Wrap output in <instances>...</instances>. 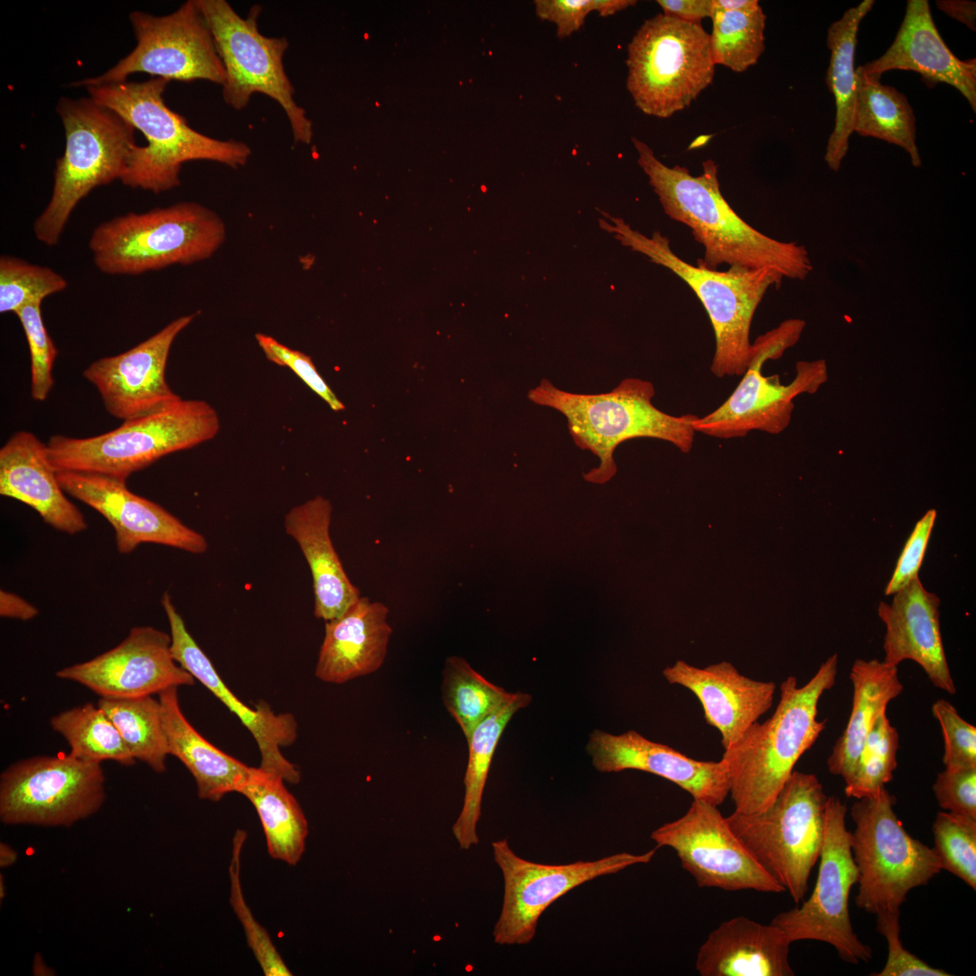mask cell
Masks as SVG:
<instances>
[{"label": "cell", "instance_id": "cell-1", "mask_svg": "<svg viewBox=\"0 0 976 976\" xmlns=\"http://www.w3.org/2000/svg\"><path fill=\"white\" fill-rule=\"evenodd\" d=\"M638 164L648 176L667 216L686 225L704 249L698 265L717 270L721 265L768 268L784 277L803 280L812 271L808 251L795 242H783L763 234L745 221L723 197L718 165L708 159L703 172L693 176L680 165L669 167L652 149L632 138Z\"/></svg>", "mask_w": 976, "mask_h": 976}, {"label": "cell", "instance_id": "cell-2", "mask_svg": "<svg viewBox=\"0 0 976 976\" xmlns=\"http://www.w3.org/2000/svg\"><path fill=\"white\" fill-rule=\"evenodd\" d=\"M837 672L835 653L803 686H798L795 677H788L780 685L774 714L763 723H753L736 744L724 750L721 759L727 765L735 812H759L774 802L800 757L826 727V719H817L818 704L835 684Z\"/></svg>", "mask_w": 976, "mask_h": 976}, {"label": "cell", "instance_id": "cell-3", "mask_svg": "<svg viewBox=\"0 0 976 976\" xmlns=\"http://www.w3.org/2000/svg\"><path fill=\"white\" fill-rule=\"evenodd\" d=\"M168 83L152 77L87 87L92 99L122 117L147 141L146 145L135 146L122 183L160 193L180 185L182 165L189 161H213L234 169L245 165L251 155L246 143L203 135L166 106L164 93Z\"/></svg>", "mask_w": 976, "mask_h": 976}, {"label": "cell", "instance_id": "cell-4", "mask_svg": "<svg viewBox=\"0 0 976 976\" xmlns=\"http://www.w3.org/2000/svg\"><path fill=\"white\" fill-rule=\"evenodd\" d=\"M600 228L614 234L622 245L672 271L695 293L705 308L715 334L710 371L718 378L745 373L751 353L750 327L766 291L780 286L784 277L768 268L729 267L727 270L694 266L678 257L668 237L654 231L651 237L633 230L623 219L601 211Z\"/></svg>", "mask_w": 976, "mask_h": 976}, {"label": "cell", "instance_id": "cell-5", "mask_svg": "<svg viewBox=\"0 0 976 976\" xmlns=\"http://www.w3.org/2000/svg\"><path fill=\"white\" fill-rule=\"evenodd\" d=\"M653 384L638 378L623 380L611 391L580 394L561 390L543 379L528 393L530 401L565 416L575 444L599 458V465L584 474L587 482L605 483L616 473L614 452L623 442L652 437L689 453L694 442L697 416H671L652 403Z\"/></svg>", "mask_w": 976, "mask_h": 976}, {"label": "cell", "instance_id": "cell-6", "mask_svg": "<svg viewBox=\"0 0 976 976\" xmlns=\"http://www.w3.org/2000/svg\"><path fill=\"white\" fill-rule=\"evenodd\" d=\"M65 131V149L56 160L50 201L35 219L36 239L58 244L78 203L95 188L124 176L136 145L135 128L90 97H61L56 106Z\"/></svg>", "mask_w": 976, "mask_h": 976}, {"label": "cell", "instance_id": "cell-7", "mask_svg": "<svg viewBox=\"0 0 976 976\" xmlns=\"http://www.w3.org/2000/svg\"><path fill=\"white\" fill-rule=\"evenodd\" d=\"M220 430L215 409L201 399L174 405L90 437L53 435L46 444L56 472L95 474L119 480L160 458L212 439Z\"/></svg>", "mask_w": 976, "mask_h": 976}, {"label": "cell", "instance_id": "cell-8", "mask_svg": "<svg viewBox=\"0 0 976 976\" xmlns=\"http://www.w3.org/2000/svg\"><path fill=\"white\" fill-rule=\"evenodd\" d=\"M225 238V224L216 212L180 202L103 221L93 230L89 248L101 273L136 276L205 260Z\"/></svg>", "mask_w": 976, "mask_h": 976}, {"label": "cell", "instance_id": "cell-9", "mask_svg": "<svg viewBox=\"0 0 976 976\" xmlns=\"http://www.w3.org/2000/svg\"><path fill=\"white\" fill-rule=\"evenodd\" d=\"M828 796L815 774L793 771L774 802L726 820L760 866L799 904L819 860Z\"/></svg>", "mask_w": 976, "mask_h": 976}, {"label": "cell", "instance_id": "cell-10", "mask_svg": "<svg viewBox=\"0 0 976 976\" xmlns=\"http://www.w3.org/2000/svg\"><path fill=\"white\" fill-rule=\"evenodd\" d=\"M896 798L883 788L857 799L850 809L855 828L850 847L858 870L856 906L869 914L900 911L908 893L941 870L933 848L913 838L897 818Z\"/></svg>", "mask_w": 976, "mask_h": 976}, {"label": "cell", "instance_id": "cell-11", "mask_svg": "<svg viewBox=\"0 0 976 976\" xmlns=\"http://www.w3.org/2000/svg\"><path fill=\"white\" fill-rule=\"evenodd\" d=\"M626 87L646 115L667 118L711 84L715 66L701 23L658 14L646 19L627 47Z\"/></svg>", "mask_w": 976, "mask_h": 976}, {"label": "cell", "instance_id": "cell-12", "mask_svg": "<svg viewBox=\"0 0 976 976\" xmlns=\"http://www.w3.org/2000/svg\"><path fill=\"white\" fill-rule=\"evenodd\" d=\"M804 327L803 320L788 319L759 335L751 345L749 364L735 390L718 408L696 417L695 431L721 439L743 437L753 430L784 431L791 421L793 399L802 393L815 392L827 380L826 363L823 360L797 362L796 375L787 385L776 374L764 376L762 368L794 345Z\"/></svg>", "mask_w": 976, "mask_h": 976}, {"label": "cell", "instance_id": "cell-13", "mask_svg": "<svg viewBox=\"0 0 976 976\" xmlns=\"http://www.w3.org/2000/svg\"><path fill=\"white\" fill-rule=\"evenodd\" d=\"M212 34L226 72L222 98L234 109L245 108L254 93L276 100L284 109L296 143L308 144L312 123L295 100L283 57L286 37H267L258 30L261 6L255 5L241 17L225 0H196Z\"/></svg>", "mask_w": 976, "mask_h": 976}, {"label": "cell", "instance_id": "cell-14", "mask_svg": "<svg viewBox=\"0 0 976 976\" xmlns=\"http://www.w3.org/2000/svg\"><path fill=\"white\" fill-rule=\"evenodd\" d=\"M101 763L70 755L19 760L0 775V820L6 825L69 828L102 807Z\"/></svg>", "mask_w": 976, "mask_h": 976}, {"label": "cell", "instance_id": "cell-15", "mask_svg": "<svg viewBox=\"0 0 976 976\" xmlns=\"http://www.w3.org/2000/svg\"><path fill=\"white\" fill-rule=\"evenodd\" d=\"M847 806L830 796L825 808L824 838L819 870L811 896L802 905L776 915L771 924L782 929L791 943L802 940L831 944L846 962L859 964L872 959V949L855 934L849 897L858 882V870L846 827Z\"/></svg>", "mask_w": 976, "mask_h": 976}, {"label": "cell", "instance_id": "cell-16", "mask_svg": "<svg viewBox=\"0 0 976 976\" xmlns=\"http://www.w3.org/2000/svg\"><path fill=\"white\" fill-rule=\"evenodd\" d=\"M129 20L136 47L103 74L86 78L73 86L124 82L137 72L169 81L203 80L221 86L225 83L223 64L196 0H188L163 16L133 11Z\"/></svg>", "mask_w": 976, "mask_h": 976}, {"label": "cell", "instance_id": "cell-17", "mask_svg": "<svg viewBox=\"0 0 976 976\" xmlns=\"http://www.w3.org/2000/svg\"><path fill=\"white\" fill-rule=\"evenodd\" d=\"M493 859L503 877V901L493 936L500 945L530 943L538 921L556 900L596 877L649 863L658 847L643 853L619 852L596 860L541 864L518 856L507 839L492 843Z\"/></svg>", "mask_w": 976, "mask_h": 976}, {"label": "cell", "instance_id": "cell-18", "mask_svg": "<svg viewBox=\"0 0 976 976\" xmlns=\"http://www.w3.org/2000/svg\"><path fill=\"white\" fill-rule=\"evenodd\" d=\"M658 848H671L699 887L783 893L785 889L755 859L718 806L693 800L679 819L655 829Z\"/></svg>", "mask_w": 976, "mask_h": 976}, {"label": "cell", "instance_id": "cell-19", "mask_svg": "<svg viewBox=\"0 0 976 976\" xmlns=\"http://www.w3.org/2000/svg\"><path fill=\"white\" fill-rule=\"evenodd\" d=\"M55 675L85 686L99 698L113 699L159 694L195 680L174 659L170 634L152 626L131 628L114 648Z\"/></svg>", "mask_w": 976, "mask_h": 976}, {"label": "cell", "instance_id": "cell-20", "mask_svg": "<svg viewBox=\"0 0 976 976\" xmlns=\"http://www.w3.org/2000/svg\"><path fill=\"white\" fill-rule=\"evenodd\" d=\"M198 313L180 316L117 355L91 362L83 377L95 386L108 413L127 421L164 409L182 398L165 380L172 344Z\"/></svg>", "mask_w": 976, "mask_h": 976}, {"label": "cell", "instance_id": "cell-21", "mask_svg": "<svg viewBox=\"0 0 976 976\" xmlns=\"http://www.w3.org/2000/svg\"><path fill=\"white\" fill-rule=\"evenodd\" d=\"M65 492L100 513L115 530L117 549L128 554L140 544L154 543L192 554L207 551L202 534L164 507L132 493L124 480L69 471L56 472Z\"/></svg>", "mask_w": 976, "mask_h": 976}, {"label": "cell", "instance_id": "cell-22", "mask_svg": "<svg viewBox=\"0 0 976 976\" xmlns=\"http://www.w3.org/2000/svg\"><path fill=\"white\" fill-rule=\"evenodd\" d=\"M162 605L170 626L171 652L175 662L219 699L249 729L257 742L264 771L273 773L290 784H297L298 768L281 753V747L293 744L297 724L292 714H276L266 702L251 709L226 686L214 665L188 632L185 623L164 593Z\"/></svg>", "mask_w": 976, "mask_h": 976}, {"label": "cell", "instance_id": "cell-23", "mask_svg": "<svg viewBox=\"0 0 976 976\" xmlns=\"http://www.w3.org/2000/svg\"><path fill=\"white\" fill-rule=\"evenodd\" d=\"M586 751L594 767L601 773L624 770L651 773L675 784L693 800L716 806L729 794L727 765L723 759L695 760L633 730L613 735L595 729L589 736Z\"/></svg>", "mask_w": 976, "mask_h": 976}, {"label": "cell", "instance_id": "cell-24", "mask_svg": "<svg viewBox=\"0 0 976 976\" xmlns=\"http://www.w3.org/2000/svg\"><path fill=\"white\" fill-rule=\"evenodd\" d=\"M890 604L880 602L877 614L886 627L883 662L896 666L906 660L916 662L933 685L955 694L940 630V599L928 591L919 577L892 595Z\"/></svg>", "mask_w": 976, "mask_h": 976}, {"label": "cell", "instance_id": "cell-25", "mask_svg": "<svg viewBox=\"0 0 976 976\" xmlns=\"http://www.w3.org/2000/svg\"><path fill=\"white\" fill-rule=\"evenodd\" d=\"M663 676L698 698L706 722L720 732L724 750L770 709L776 689L774 682L749 679L727 662L697 668L678 661Z\"/></svg>", "mask_w": 976, "mask_h": 976}, {"label": "cell", "instance_id": "cell-26", "mask_svg": "<svg viewBox=\"0 0 976 976\" xmlns=\"http://www.w3.org/2000/svg\"><path fill=\"white\" fill-rule=\"evenodd\" d=\"M880 77L893 70H912L927 87L944 83L956 89L976 111V60L962 61L942 39L927 0H908L896 38L879 58L859 66Z\"/></svg>", "mask_w": 976, "mask_h": 976}, {"label": "cell", "instance_id": "cell-27", "mask_svg": "<svg viewBox=\"0 0 976 976\" xmlns=\"http://www.w3.org/2000/svg\"><path fill=\"white\" fill-rule=\"evenodd\" d=\"M0 494L33 508L52 528L73 535L85 530L81 511L67 498L49 462L46 444L18 431L0 448Z\"/></svg>", "mask_w": 976, "mask_h": 976}, {"label": "cell", "instance_id": "cell-28", "mask_svg": "<svg viewBox=\"0 0 976 976\" xmlns=\"http://www.w3.org/2000/svg\"><path fill=\"white\" fill-rule=\"evenodd\" d=\"M388 614L384 604L361 596L340 617L326 621L315 677L342 684L377 671L392 633Z\"/></svg>", "mask_w": 976, "mask_h": 976}, {"label": "cell", "instance_id": "cell-29", "mask_svg": "<svg viewBox=\"0 0 976 976\" xmlns=\"http://www.w3.org/2000/svg\"><path fill=\"white\" fill-rule=\"evenodd\" d=\"M791 943L773 924L738 915L710 932L697 953L696 970L701 976H793Z\"/></svg>", "mask_w": 976, "mask_h": 976}, {"label": "cell", "instance_id": "cell-30", "mask_svg": "<svg viewBox=\"0 0 976 976\" xmlns=\"http://www.w3.org/2000/svg\"><path fill=\"white\" fill-rule=\"evenodd\" d=\"M333 507L323 496L294 506L285 515V530L298 544L312 574L315 617L330 621L343 615L361 596L347 576L333 547Z\"/></svg>", "mask_w": 976, "mask_h": 976}, {"label": "cell", "instance_id": "cell-31", "mask_svg": "<svg viewBox=\"0 0 976 976\" xmlns=\"http://www.w3.org/2000/svg\"><path fill=\"white\" fill-rule=\"evenodd\" d=\"M177 689L158 694L169 755L192 774L200 799L217 802L227 793H239L253 767L224 753L193 727L181 709Z\"/></svg>", "mask_w": 976, "mask_h": 976}, {"label": "cell", "instance_id": "cell-32", "mask_svg": "<svg viewBox=\"0 0 976 976\" xmlns=\"http://www.w3.org/2000/svg\"><path fill=\"white\" fill-rule=\"evenodd\" d=\"M849 679L853 686L851 712L827 759L829 772L842 777L845 783L854 773L874 723L904 689L897 667L877 659H857L852 664Z\"/></svg>", "mask_w": 976, "mask_h": 976}, {"label": "cell", "instance_id": "cell-33", "mask_svg": "<svg viewBox=\"0 0 976 976\" xmlns=\"http://www.w3.org/2000/svg\"><path fill=\"white\" fill-rule=\"evenodd\" d=\"M875 1L864 0L844 12L827 31V47L831 51L826 85L835 100V125L824 155L829 168L838 172L849 149L853 133L857 76L854 66L857 34L859 24L872 9Z\"/></svg>", "mask_w": 976, "mask_h": 976}, {"label": "cell", "instance_id": "cell-34", "mask_svg": "<svg viewBox=\"0 0 976 976\" xmlns=\"http://www.w3.org/2000/svg\"><path fill=\"white\" fill-rule=\"evenodd\" d=\"M285 782L277 774L253 767L239 793L257 811L270 857L295 866L305 852L308 823Z\"/></svg>", "mask_w": 976, "mask_h": 976}, {"label": "cell", "instance_id": "cell-35", "mask_svg": "<svg viewBox=\"0 0 976 976\" xmlns=\"http://www.w3.org/2000/svg\"><path fill=\"white\" fill-rule=\"evenodd\" d=\"M530 694L513 692L474 730L468 743V761L464 778L462 810L452 827L460 849H469L479 843L477 824L483 794L495 748L513 715L531 701Z\"/></svg>", "mask_w": 976, "mask_h": 976}, {"label": "cell", "instance_id": "cell-36", "mask_svg": "<svg viewBox=\"0 0 976 976\" xmlns=\"http://www.w3.org/2000/svg\"><path fill=\"white\" fill-rule=\"evenodd\" d=\"M857 86L853 132L896 145L922 165L916 145L915 116L907 98L896 88L883 85L880 77L856 69Z\"/></svg>", "mask_w": 976, "mask_h": 976}, {"label": "cell", "instance_id": "cell-37", "mask_svg": "<svg viewBox=\"0 0 976 976\" xmlns=\"http://www.w3.org/2000/svg\"><path fill=\"white\" fill-rule=\"evenodd\" d=\"M97 705L114 723L136 760L156 773L165 771L169 753L159 699L153 695L99 698Z\"/></svg>", "mask_w": 976, "mask_h": 976}, {"label": "cell", "instance_id": "cell-38", "mask_svg": "<svg viewBox=\"0 0 976 976\" xmlns=\"http://www.w3.org/2000/svg\"><path fill=\"white\" fill-rule=\"evenodd\" d=\"M50 725L77 758L96 763L110 760L127 766L136 761L114 723L91 702L61 711Z\"/></svg>", "mask_w": 976, "mask_h": 976}, {"label": "cell", "instance_id": "cell-39", "mask_svg": "<svg viewBox=\"0 0 976 976\" xmlns=\"http://www.w3.org/2000/svg\"><path fill=\"white\" fill-rule=\"evenodd\" d=\"M442 674L444 705L466 740L511 696V692L486 680L462 657H448Z\"/></svg>", "mask_w": 976, "mask_h": 976}, {"label": "cell", "instance_id": "cell-40", "mask_svg": "<svg viewBox=\"0 0 976 976\" xmlns=\"http://www.w3.org/2000/svg\"><path fill=\"white\" fill-rule=\"evenodd\" d=\"M709 34L714 63L735 72L755 65L765 51L766 15L761 5L745 11H727L713 6Z\"/></svg>", "mask_w": 976, "mask_h": 976}, {"label": "cell", "instance_id": "cell-41", "mask_svg": "<svg viewBox=\"0 0 976 976\" xmlns=\"http://www.w3.org/2000/svg\"><path fill=\"white\" fill-rule=\"evenodd\" d=\"M898 747V732L884 713L871 727L854 773L845 783L846 795L856 799L871 797L885 788L897 766Z\"/></svg>", "mask_w": 976, "mask_h": 976}, {"label": "cell", "instance_id": "cell-42", "mask_svg": "<svg viewBox=\"0 0 976 976\" xmlns=\"http://www.w3.org/2000/svg\"><path fill=\"white\" fill-rule=\"evenodd\" d=\"M67 280L49 267L10 255L0 258V313L15 314L23 306L63 291Z\"/></svg>", "mask_w": 976, "mask_h": 976}, {"label": "cell", "instance_id": "cell-43", "mask_svg": "<svg viewBox=\"0 0 976 976\" xmlns=\"http://www.w3.org/2000/svg\"><path fill=\"white\" fill-rule=\"evenodd\" d=\"M934 850L942 869L976 889V820L939 812L933 824Z\"/></svg>", "mask_w": 976, "mask_h": 976}, {"label": "cell", "instance_id": "cell-44", "mask_svg": "<svg viewBox=\"0 0 976 976\" xmlns=\"http://www.w3.org/2000/svg\"><path fill=\"white\" fill-rule=\"evenodd\" d=\"M247 838L245 831L238 830L232 840L230 865V903L242 925L248 945L267 976H289L291 971L274 945L267 930L255 919L242 893L240 884V854Z\"/></svg>", "mask_w": 976, "mask_h": 976}, {"label": "cell", "instance_id": "cell-45", "mask_svg": "<svg viewBox=\"0 0 976 976\" xmlns=\"http://www.w3.org/2000/svg\"><path fill=\"white\" fill-rule=\"evenodd\" d=\"M42 303H31L15 314L23 329L31 358V396L37 401L45 400L54 384L52 367L58 354L55 344L44 325Z\"/></svg>", "mask_w": 976, "mask_h": 976}, {"label": "cell", "instance_id": "cell-46", "mask_svg": "<svg viewBox=\"0 0 976 976\" xmlns=\"http://www.w3.org/2000/svg\"><path fill=\"white\" fill-rule=\"evenodd\" d=\"M943 737L945 769L976 767V727L964 720L953 704L938 699L932 706Z\"/></svg>", "mask_w": 976, "mask_h": 976}, {"label": "cell", "instance_id": "cell-47", "mask_svg": "<svg viewBox=\"0 0 976 976\" xmlns=\"http://www.w3.org/2000/svg\"><path fill=\"white\" fill-rule=\"evenodd\" d=\"M634 0H536V15L556 24L557 36L565 38L578 31L591 12L609 16L634 5Z\"/></svg>", "mask_w": 976, "mask_h": 976}, {"label": "cell", "instance_id": "cell-48", "mask_svg": "<svg viewBox=\"0 0 976 976\" xmlns=\"http://www.w3.org/2000/svg\"><path fill=\"white\" fill-rule=\"evenodd\" d=\"M877 930L887 940L888 953L883 969L875 976H950L943 970L932 967L907 951L900 939V911H886L876 915Z\"/></svg>", "mask_w": 976, "mask_h": 976}, {"label": "cell", "instance_id": "cell-49", "mask_svg": "<svg viewBox=\"0 0 976 976\" xmlns=\"http://www.w3.org/2000/svg\"><path fill=\"white\" fill-rule=\"evenodd\" d=\"M256 340L266 358L273 363L290 369L314 392L327 402L334 411L345 408L317 371L312 359L304 352L291 349L272 336L257 333Z\"/></svg>", "mask_w": 976, "mask_h": 976}, {"label": "cell", "instance_id": "cell-50", "mask_svg": "<svg viewBox=\"0 0 976 976\" xmlns=\"http://www.w3.org/2000/svg\"><path fill=\"white\" fill-rule=\"evenodd\" d=\"M939 806L976 820V767L940 772L933 785Z\"/></svg>", "mask_w": 976, "mask_h": 976}, {"label": "cell", "instance_id": "cell-51", "mask_svg": "<svg viewBox=\"0 0 976 976\" xmlns=\"http://www.w3.org/2000/svg\"><path fill=\"white\" fill-rule=\"evenodd\" d=\"M935 519L936 511L932 509L915 525L886 587L887 596L895 594L918 577Z\"/></svg>", "mask_w": 976, "mask_h": 976}, {"label": "cell", "instance_id": "cell-52", "mask_svg": "<svg viewBox=\"0 0 976 976\" xmlns=\"http://www.w3.org/2000/svg\"><path fill=\"white\" fill-rule=\"evenodd\" d=\"M657 4L663 14L689 23H700L713 12L712 0H658Z\"/></svg>", "mask_w": 976, "mask_h": 976}, {"label": "cell", "instance_id": "cell-53", "mask_svg": "<svg viewBox=\"0 0 976 976\" xmlns=\"http://www.w3.org/2000/svg\"><path fill=\"white\" fill-rule=\"evenodd\" d=\"M38 614V609L20 596L5 590L0 591L1 617L28 621Z\"/></svg>", "mask_w": 976, "mask_h": 976}, {"label": "cell", "instance_id": "cell-54", "mask_svg": "<svg viewBox=\"0 0 976 976\" xmlns=\"http://www.w3.org/2000/svg\"><path fill=\"white\" fill-rule=\"evenodd\" d=\"M937 7L951 18L976 30V3L967 0H937Z\"/></svg>", "mask_w": 976, "mask_h": 976}, {"label": "cell", "instance_id": "cell-55", "mask_svg": "<svg viewBox=\"0 0 976 976\" xmlns=\"http://www.w3.org/2000/svg\"><path fill=\"white\" fill-rule=\"evenodd\" d=\"M713 6L727 11H745L759 5L757 0H712Z\"/></svg>", "mask_w": 976, "mask_h": 976}, {"label": "cell", "instance_id": "cell-56", "mask_svg": "<svg viewBox=\"0 0 976 976\" xmlns=\"http://www.w3.org/2000/svg\"><path fill=\"white\" fill-rule=\"evenodd\" d=\"M16 851L5 842L0 843V866L6 868L13 865L17 859Z\"/></svg>", "mask_w": 976, "mask_h": 976}, {"label": "cell", "instance_id": "cell-57", "mask_svg": "<svg viewBox=\"0 0 976 976\" xmlns=\"http://www.w3.org/2000/svg\"><path fill=\"white\" fill-rule=\"evenodd\" d=\"M3 881H4V878H3V876L1 875V877H0V898L1 899H3V897H5V884L3 883Z\"/></svg>", "mask_w": 976, "mask_h": 976}]
</instances>
